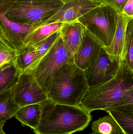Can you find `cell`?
<instances>
[{"label":"cell","instance_id":"obj_9","mask_svg":"<svg viewBox=\"0 0 133 134\" xmlns=\"http://www.w3.org/2000/svg\"><path fill=\"white\" fill-rule=\"evenodd\" d=\"M36 28L34 26L12 22L4 14L0 12V35L16 52L26 46V38Z\"/></svg>","mask_w":133,"mask_h":134},{"label":"cell","instance_id":"obj_17","mask_svg":"<svg viewBox=\"0 0 133 134\" xmlns=\"http://www.w3.org/2000/svg\"><path fill=\"white\" fill-rule=\"evenodd\" d=\"M36 59V52L33 46H26L16 52V68L20 74L30 73Z\"/></svg>","mask_w":133,"mask_h":134},{"label":"cell","instance_id":"obj_22","mask_svg":"<svg viewBox=\"0 0 133 134\" xmlns=\"http://www.w3.org/2000/svg\"><path fill=\"white\" fill-rule=\"evenodd\" d=\"M60 30L52 34L49 37L40 42L33 45L36 53V63L30 72H32L36 66L39 62L47 54L55 42L60 38Z\"/></svg>","mask_w":133,"mask_h":134},{"label":"cell","instance_id":"obj_14","mask_svg":"<svg viewBox=\"0 0 133 134\" xmlns=\"http://www.w3.org/2000/svg\"><path fill=\"white\" fill-rule=\"evenodd\" d=\"M122 129L123 134H133V104L105 109Z\"/></svg>","mask_w":133,"mask_h":134},{"label":"cell","instance_id":"obj_21","mask_svg":"<svg viewBox=\"0 0 133 134\" xmlns=\"http://www.w3.org/2000/svg\"><path fill=\"white\" fill-rule=\"evenodd\" d=\"M20 72L16 67L10 66L0 71V94L13 87Z\"/></svg>","mask_w":133,"mask_h":134},{"label":"cell","instance_id":"obj_6","mask_svg":"<svg viewBox=\"0 0 133 134\" xmlns=\"http://www.w3.org/2000/svg\"><path fill=\"white\" fill-rule=\"evenodd\" d=\"M72 62L73 55L60 37L31 73L47 93L51 81L58 70L65 64Z\"/></svg>","mask_w":133,"mask_h":134},{"label":"cell","instance_id":"obj_11","mask_svg":"<svg viewBox=\"0 0 133 134\" xmlns=\"http://www.w3.org/2000/svg\"><path fill=\"white\" fill-rule=\"evenodd\" d=\"M102 49L99 42L84 27L81 42L73 55V62L84 71L97 59Z\"/></svg>","mask_w":133,"mask_h":134},{"label":"cell","instance_id":"obj_24","mask_svg":"<svg viewBox=\"0 0 133 134\" xmlns=\"http://www.w3.org/2000/svg\"><path fill=\"white\" fill-rule=\"evenodd\" d=\"M129 0H100L101 4L110 6L118 11L122 12L126 3Z\"/></svg>","mask_w":133,"mask_h":134},{"label":"cell","instance_id":"obj_1","mask_svg":"<svg viewBox=\"0 0 133 134\" xmlns=\"http://www.w3.org/2000/svg\"><path fill=\"white\" fill-rule=\"evenodd\" d=\"M133 104V70L125 60H121L117 73L109 81L89 87L80 102V107L91 113Z\"/></svg>","mask_w":133,"mask_h":134},{"label":"cell","instance_id":"obj_18","mask_svg":"<svg viewBox=\"0 0 133 134\" xmlns=\"http://www.w3.org/2000/svg\"><path fill=\"white\" fill-rule=\"evenodd\" d=\"M64 23H55L42 25L36 28L26 38L25 45H33L60 30Z\"/></svg>","mask_w":133,"mask_h":134},{"label":"cell","instance_id":"obj_12","mask_svg":"<svg viewBox=\"0 0 133 134\" xmlns=\"http://www.w3.org/2000/svg\"><path fill=\"white\" fill-rule=\"evenodd\" d=\"M133 17H130L120 13L114 37L111 44L104 50L112 60H121V55L124 48L126 28L128 23Z\"/></svg>","mask_w":133,"mask_h":134},{"label":"cell","instance_id":"obj_2","mask_svg":"<svg viewBox=\"0 0 133 134\" xmlns=\"http://www.w3.org/2000/svg\"><path fill=\"white\" fill-rule=\"evenodd\" d=\"M41 117L36 134H72L84 130L92 120L80 106L56 104L48 99L40 104Z\"/></svg>","mask_w":133,"mask_h":134},{"label":"cell","instance_id":"obj_30","mask_svg":"<svg viewBox=\"0 0 133 134\" xmlns=\"http://www.w3.org/2000/svg\"></svg>","mask_w":133,"mask_h":134},{"label":"cell","instance_id":"obj_23","mask_svg":"<svg viewBox=\"0 0 133 134\" xmlns=\"http://www.w3.org/2000/svg\"><path fill=\"white\" fill-rule=\"evenodd\" d=\"M121 60H126L130 68L133 70V19L127 25Z\"/></svg>","mask_w":133,"mask_h":134},{"label":"cell","instance_id":"obj_15","mask_svg":"<svg viewBox=\"0 0 133 134\" xmlns=\"http://www.w3.org/2000/svg\"><path fill=\"white\" fill-rule=\"evenodd\" d=\"M42 108L40 104H34L20 107L14 116L23 126H27L34 130L39 125Z\"/></svg>","mask_w":133,"mask_h":134},{"label":"cell","instance_id":"obj_8","mask_svg":"<svg viewBox=\"0 0 133 134\" xmlns=\"http://www.w3.org/2000/svg\"><path fill=\"white\" fill-rule=\"evenodd\" d=\"M121 60H112L102 49L97 59L84 70L89 87L101 85L113 78L120 66Z\"/></svg>","mask_w":133,"mask_h":134},{"label":"cell","instance_id":"obj_13","mask_svg":"<svg viewBox=\"0 0 133 134\" xmlns=\"http://www.w3.org/2000/svg\"><path fill=\"white\" fill-rule=\"evenodd\" d=\"M84 27L77 20L64 23L60 29V37L73 55L77 51L81 42Z\"/></svg>","mask_w":133,"mask_h":134},{"label":"cell","instance_id":"obj_27","mask_svg":"<svg viewBox=\"0 0 133 134\" xmlns=\"http://www.w3.org/2000/svg\"><path fill=\"white\" fill-rule=\"evenodd\" d=\"M0 134H6L4 133V131H3V130L1 129L0 130Z\"/></svg>","mask_w":133,"mask_h":134},{"label":"cell","instance_id":"obj_26","mask_svg":"<svg viewBox=\"0 0 133 134\" xmlns=\"http://www.w3.org/2000/svg\"><path fill=\"white\" fill-rule=\"evenodd\" d=\"M122 13L130 17H133V0H129L127 1L123 8Z\"/></svg>","mask_w":133,"mask_h":134},{"label":"cell","instance_id":"obj_7","mask_svg":"<svg viewBox=\"0 0 133 134\" xmlns=\"http://www.w3.org/2000/svg\"><path fill=\"white\" fill-rule=\"evenodd\" d=\"M12 89L15 101L20 107L40 104L48 99L47 93L32 73L20 74Z\"/></svg>","mask_w":133,"mask_h":134},{"label":"cell","instance_id":"obj_16","mask_svg":"<svg viewBox=\"0 0 133 134\" xmlns=\"http://www.w3.org/2000/svg\"><path fill=\"white\" fill-rule=\"evenodd\" d=\"M12 87L0 94V130L20 108L15 101Z\"/></svg>","mask_w":133,"mask_h":134},{"label":"cell","instance_id":"obj_20","mask_svg":"<svg viewBox=\"0 0 133 134\" xmlns=\"http://www.w3.org/2000/svg\"><path fill=\"white\" fill-rule=\"evenodd\" d=\"M10 66L16 68V52L0 35V71Z\"/></svg>","mask_w":133,"mask_h":134},{"label":"cell","instance_id":"obj_19","mask_svg":"<svg viewBox=\"0 0 133 134\" xmlns=\"http://www.w3.org/2000/svg\"><path fill=\"white\" fill-rule=\"evenodd\" d=\"M91 128L94 134H123L117 123L109 115L94 121Z\"/></svg>","mask_w":133,"mask_h":134},{"label":"cell","instance_id":"obj_5","mask_svg":"<svg viewBox=\"0 0 133 134\" xmlns=\"http://www.w3.org/2000/svg\"><path fill=\"white\" fill-rule=\"evenodd\" d=\"M119 13L108 5L101 4L79 18L82 24L103 48L111 44L115 32Z\"/></svg>","mask_w":133,"mask_h":134},{"label":"cell","instance_id":"obj_4","mask_svg":"<svg viewBox=\"0 0 133 134\" xmlns=\"http://www.w3.org/2000/svg\"><path fill=\"white\" fill-rule=\"evenodd\" d=\"M63 4L61 0H20L4 14L12 22L38 27L46 24Z\"/></svg>","mask_w":133,"mask_h":134},{"label":"cell","instance_id":"obj_10","mask_svg":"<svg viewBox=\"0 0 133 134\" xmlns=\"http://www.w3.org/2000/svg\"><path fill=\"white\" fill-rule=\"evenodd\" d=\"M101 4L100 0H72L64 3L46 24L73 22Z\"/></svg>","mask_w":133,"mask_h":134},{"label":"cell","instance_id":"obj_28","mask_svg":"<svg viewBox=\"0 0 133 134\" xmlns=\"http://www.w3.org/2000/svg\"><path fill=\"white\" fill-rule=\"evenodd\" d=\"M63 3L65 2H67L69 1H72V0H61Z\"/></svg>","mask_w":133,"mask_h":134},{"label":"cell","instance_id":"obj_25","mask_svg":"<svg viewBox=\"0 0 133 134\" xmlns=\"http://www.w3.org/2000/svg\"><path fill=\"white\" fill-rule=\"evenodd\" d=\"M20 0H0V12L4 13L15 2Z\"/></svg>","mask_w":133,"mask_h":134},{"label":"cell","instance_id":"obj_3","mask_svg":"<svg viewBox=\"0 0 133 134\" xmlns=\"http://www.w3.org/2000/svg\"><path fill=\"white\" fill-rule=\"evenodd\" d=\"M89 88L84 71L72 62L65 64L56 72L47 94L48 99L56 104L80 106Z\"/></svg>","mask_w":133,"mask_h":134},{"label":"cell","instance_id":"obj_29","mask_svg":"<svg viewBox=\"0 0 133 134\" xmlns=\"http://www.w3.org/2000/svg\"><path fill=\"white\" fill-rule=\"evenodd\" d=\"M91 134H93V133H91Z\"/></svg>","mask_w":133,"mask_h":134}]
</instances>
